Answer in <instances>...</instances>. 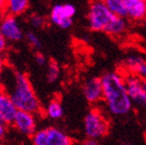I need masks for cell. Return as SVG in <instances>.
Masks as SVG:
<instances>
[{
	"label": "cell",
	"instance_id": "1",
	"mask_svg": "<svg viewBox=\"0 0 146 145\" xmlns=\"http://www.w3.org/2000/svg\"><path fill=\"white\" fill-rule=\"evenodd\" d=\"M103 100L110 114L124 116L133 109V102L127 91L124 75L119 72H108L101 77Z\"/></svg>",
	"mask_w": 146,
	"mask_h": 145
},
{
	"label": "cell",
	"instance_id": "2",
	"mask_svg": "<svg viewBox=\"0 0 146 145\" xmlns=\"http://www.w3.org/2000/svg\"><path fill=\"white\" fill-rule=\"evenodd\" d=\"M11 72L9 88L3 89L9 93L15 106L18 110L30 111L33 113L39 112L40 104L27 75L16 70H11Z\"/></svg>",
	"mask_w": 146,
	"mask_h": 145
},
{
	"label": "cell",
	"instance_id": "3",
	"mask_svg": "<svg viewBox=\"0 0 146 145\" xmlns=\"http://www.w3.org/2000/svg\"><path fill=\"white\" fill-rule=\"evenodd\" d=\"M88 25L93 31H103L110 35H120L127 30L124 17L113 14L102 0H94L88 11Z\"/></svg>",
	"mask_w": 146,
	"mask_h": 145
},
{
	"label": "cell",
	"instance_id": "4",
	"mask_svg": "<svg viewBox=\"0 0 146 145\" xmlns=\"http://www.w3.org/2000/svg\"><path fill=\"white\" fill-rule=\"evenodd\" d=\"M109 120L96 108L91 109L84 118V133L87 138L100 140L108 135Z\"/></svg>",
	"mask_w": 146,
	"mask_h": 145
},
{
	"label": "cell",
	"instance_id": "5",
	"mask_svg": "<svg viewBox=\"0 0 146 145\" xmlns=\"http://www.w3.org/2000/svg\"><path fill=\"white\" fill-rule=\"evenodd\" d=\"M31 142L33 145H72L73 139L60 128L49 126L35 131Z\"/></svg>",
	"mask_w": 146,
	"mask_h": 145
},
{
	"label": "cell",
	"instance_id": "6",
	"mask_svg": "<svg viewBox=\"0 0 146 145\" xmlns=\"http://www.w3.org/2000/svg\"><path fill=\"white\" fill-rule=\"evenodd\" d=\"M124 82L127 91L133 104L141 107H146V93L142 86V79L134 72H129L124 75Z\"/></svg>",
	"mask_w": 146,
	"mask_h": 145
},
{
	"label": "cell",
	"instance_id": "7",
	"mask_svg": "<svg viewBox=\"0 0 146 145\" xmlns=\"http://www.w3.org/2000/svg\"><path fill=\"white\" fill-rule=\"evenodd\" d=\"M11 124L20 134L31 138L36 131L35 113L30 111H24V110H18Z\"/></svg>",
	"mask_w": 146,
	"mask_h": 145
},
{
	"label": "cell",
	"instance_id": "8",
	"mask_svg": "<svg viewBox=\"0 0 146 145\" xmlns=\"http://www.w3.org/2000/svg\"><path fill=\"white\" fill-rule=\"evenodd\" d=\"M0 32L5 37L7 42L16 43L23 39V30L20 25L17 16L5 14L0 21Z\"/></svg>",
	"mask_w": 146,
	"mask_h": 145
},
{
	"label": "cell",
	"instance_id": "9",
	"mask_svg": "<svg viewBox=\"0 0 146 145\" xmlns=\"http://www.w3.org/2000/svg\"><path fill=\"white\" fill-rule=\"evenodd\" d=\"M82 91L89 104H98L103 100V86L101 78L93 77L87 79L82 85Z\"/></svg>",
	"mask_w": 146,
	"mask_h": 145
},
{
	"label": "cell",
	"instance_id": "10",
	"mask_svg": "<svg viewBox=\"0 0 146 145\" xmlns=\"http://www.w3.org/2000/svg\"><path fill=\"white\" fill-rule=\"evenodd\" d=\"M18 109L5 90L0 87V121L6 126L11 124Z\"/></svg>",
	"mask_w": 146,
	"mask_h": 145
},
{
	"label": "cell",
	"instance_id": "11",
	"mask_svg": "<svg viewBox=\"0 0 146 145\" xmlns=\"http://www.w3.org/2000/svg\"><path fill=\"white\" fill-rule=\"evenodd\" d=\"M49 20L53 25L61 29H68L73 25V18L65 13L63 4H56L51 9Z\"/></svg>",
	"mask_w": 146,
	"mask_h": 145
},
{
	"label": "cell",
	"instance_id": "12",
	"mask_svg": "<svg viewBox=\"0 0 146 145\" xmlns=\"http://www.w3.org/2000/svg\"><path fill=\"white\" fill-rule=\"evenodd\" d=\"M127 17L135 21H140L146 18V0H133L125 2Z\"/></svg>",
	"mask_w": 146,
	"mask_h": 145
},
{
	"label": "cell",
	"instance_id": "13",
	"mask_svg": "<svg viewBox=\"0 0 146 145\" xmlns=\"http://www.w3.org/2000/svg\"><path fill=\"white\" fill-rule=\"evenodd\" d=\"M29 7V0H5V13L13 16H20Z\"/></svg>",
	"mask_w": 146,
	"mask_h": 145
},
{
	"label": "cell",
	"instance_id": "14",
	"mask_svg": "<svg viewBox=\"0 0 146 145\" xmlns=\"http://www.w3.org/2000/svg\"><path fill=\"white\" fill-rule=\"evenodd\" d=\"M46 116L50 119L57 120L60 119L63 115V108H62V105L60 103V100L55 98V100H52L50 103L48 104V106L45 110Z\"/></svg>",
	"mask_w": 146,
	"mask_h": 145
},
{
	"label": "cell",
	"instance_id": "15",
	"mask_svg": "<svg viewBox=\"0 0 146 145\" xmlns=\"http://www.w3.org/2000/svg\"><path fill=\"white\" fill-rule=\"evenodd\" d=\"M105 3V5L107 6L113 14L121 16V17H127V5L124 0H102Z\"/></svg>",
	"mask_w": 146,
	"mask_h": 145
},
{
	"label": "cell",
	"instance_id": "16",
	"mask_svg": "<svg viewBox=\"0 0 146 145\" xmlns=\"http://www.w3.org/2000/svg\"><path fill=\"white\" fill-rule=\"evenodd\" d=\"M59 77H60V65L56 60L51 59L47 63V81L51 84L55 83Z\"/></svg>",
	"mask_w": 146,
	"mask_h": 145
},
{
	"label": "cell",
	"instance_id": "17",
	"mask_svg": "<svg viewBox=\"0 0 146 145\" xmlns=\"http://www.w3.org/2000/svg\"><path fill=\"white\" fill-rule=\"evenodd\" d=\"M25 39L31 48L36 49V50H39L42 48V42L34 31H27L25 34Z\"/></svg>",
	"mask_w": 146,
	"mask_h": 145
},
{
	"label": "cell",
	"instance_id": "18",
	"mask_svg": "<svg viewBox=\"0 0 146 145\" xmlns=\"http://www.w3.org/2000/svg\"><path fill=\"white\" fill-rule=\"evenodd\" d=\"M28 21L30 23L31 26H33L34 28H44L46 25V21L45 17H42L38 14H32L29 16Z\"/></svg>",
	"mask_w": 146,
	"mask_h": 145
},
{
	"label": "cell",
	"instance_id": "19",
	"mask_svg": "<svg viewBox=\"0 0 146 145\" xmlns=\"http://www.w3.org/2000/svg\"><path fill=\"white\" fill-rule=\"evenodd\" d=\"M144 59L141 55H137V54H133V55H129V57H127V59L124 60V64H125V67H127L129 72H132L133 69L137 65L139 62Z\"/></svg>",
	"mask_w": 146,
	"mask_h": 145
},
{
	"label": "cell",
	"instance_id": "20",
	"mask_svg": "<svg viewBox=\"0 0 146 145\" xmlns=\"http://www.w3.org/2000/svg\"><path fill=\"white\" fill-rule=\"evenodd\" d=\"M131 72H134L137 76H139L141 79H146V60L142 59L139 63L136 65Z\"/></svg>",
	"mask_w": 146,
	"mask_h": 145
},
{
	"label": "cell",
	"instance_id": "21",
	"mask_svg": "<svg viewBox=\"0 0 146 145\" xmlns=\"http://www.w3.org/2000/svg\"><path fill=\"white\" fill-rule=\"evenodd\" d=\"M34 59H35V62H36L38 65H40V67H44V65H46V64L48 63V59H47V57H46L42 53H40V52H37V53L35 54Z\"/></svg>",
	"mask_w": 146,
	"mask_h": 145
},
{
	"label": "cell",
	"instance_id": "22",
	"mask_svg": "<svg viewBox=\"0 0 146 145\" xmlns=\"http://www.w3.org/2000/svg\"><path fill=\"white\" fill-rule=\"evenodd\" d=\"M6 47H7V41L0 32V54H2L6 50Z\"/></svg>",
	"mask_w": 146,
	"mask_h": 145
},
{
	"label": "cell",
	"instance_id": "23",
	"mask_svg": "<svg viewBox=\"0 0 146 145\" xmlns=\"http://www.w3.org/2000/svg\"><path fill=\"white\" fill-rule=\"evenodd\" d=\"M6 67V63H5V59L2 56V54H0V79L2 77V74L4 72Z\"/></svg>",
	"mask_w": 146,
	"mask_h": 145
},
{
	"label": "cell",
	"instance_id": "24",
	"mask_svg": "<svg viewBox=\"0 0 146 145\" xmlns=\"http://www.w3.org/2000/svg\"><path fill=\"white\" fill-rule=\"evenodd\" d=\"M6 132H7V126L0 121V139H2L3 137L5 136Z\"/></svg>",
	"mask_w": 146,
	"mask_h": 145
},
{
	"label": "cell",
	"instance_id": "25",
	"mask_svg": "<svg viewBox=\"0 0 146 145\" xmlns=\"http://www.w3.org/2000/svg\"><path fill=\"white\" fill-rule=\"evenodd\" d=\"M83 144L84 145H98V140L93 139V138H87L83 141Z\"/></svg>",
	"mask_w": 146,
	"mask_h": 145
},
{
	"label": "cell",
	"instance_id": "26",
	"mask_svg": "<svg viewBox=\"0 0 146 145\" xmlns=\"http://www.w3.org/2000/svg\"><path fill=\"white\" fill-rule=\"evenodd\" d=\"M0 11H5V0H0Z\"/></svg>",
	"mask_w": 146,
	"mask_h": 145
},
{
	"label": "cell",
	"instance_id": "27",
	"mask_svg": "<svg viewBox=\"0 0 146 145\" xmlns=\"http://www.w3.org/2000/svg\"><path fill=\"white\" fill-rule=\"evenodd\" d=\"M142 86H143L144 92L146 93V79H142Z\"/></svg>",
	"mask_w": 146,
	"mask_h": 145
},
{
	"label": "cell",
	"instance_id": "28",
	"mask_svg": "<svg viewBox=\"0 0 146 145\" xmlns=\"http://www.w3.org/2000/svg\"><path fill=\"white\" fill-rule=\"evenodd\" d=\"M5 14H6V13L4 11H0V21L3 19V17L5 16Z\"/></svg>",
	"mask_w": 146,
	"mask_h": 145
},
{
	"label": "cell",
	"instance_id": "29",
	"mask_svg": "<svg viewBox=\"0 0 146 145\" xmlns=\"http://www.w3.org/2000/svg\"><path fill=\"white\" fill-rule=\"evenodd\" d=\"M124 1H125V2H127V1H133V0H124Z\"/></svg>",
	"mask_w": 146,
	"mask_h": 145
}]
</instances>
